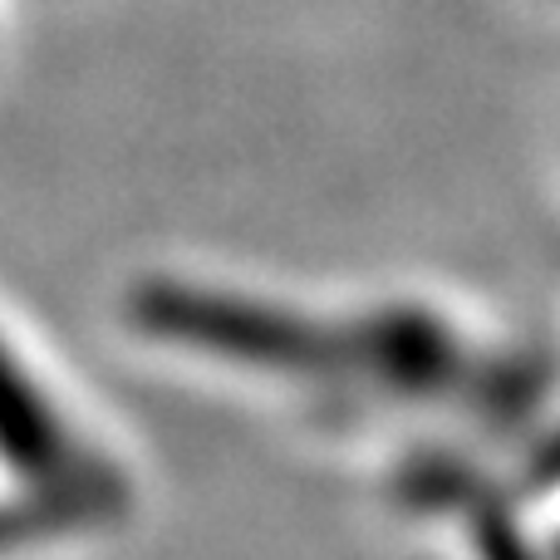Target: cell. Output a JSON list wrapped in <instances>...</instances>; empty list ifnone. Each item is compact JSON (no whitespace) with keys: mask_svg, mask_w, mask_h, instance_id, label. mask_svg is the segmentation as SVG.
<instances>
[{"mask_svg":"<svg viewBox=\"0 0 560 560\" xmlns=\"http://www.w3.org/2000/svg\"><path fill=\"white\" fill-rule=\"evenodd\" d=\"M138 492L98 404L0 300V560L94 551L133 526Z\"/></svg>","mask_w":560,"mask_h":560,"instance_id":"obj_1","label":"cell"},{"mask_svg":"<svg viewBox=\"0 0 560 560\" xmlns=\"http://www.w3.org/2000/svg\"><path fill=\"white\" fill-rule=\"evenodd\" d=\"M5 10H10V0H0V39H5Z\"/></svg>","mask_w":560,"mask_h":560,"instance_id":"obj_2","label":"cell"}]
</instances>
